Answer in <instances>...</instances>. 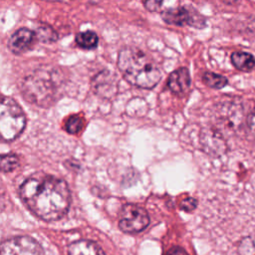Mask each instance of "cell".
Returning <instances> with one entry per match:
<instances>
[{
  "instance_id": "1",
  "label": "cell",
  "mask_w": 255,
  "mask_h": 255,
  "mask_svg": "<svg viewBox=\"0 0 255 255\" xmlns=\"http://www.w3.org/2000/svg\"><path fill=\"white\" fill-rule=\"evenodd\" d=\"M24 204L39 218L56 221L69 210L70 189L65 180L45 173L26 179L19 189Z\"/></svg>"
},
{
  "instance_id": "2",
  "label": "cell",
  "mask_w": 255,
  "mask_h": 255,
  "mask_svg": "<svg viewBox=\"0 0 255 255\" xmlns=\"http://www.w3.org/2000/svg\"><path fill=\"white\" fill-rule=\"evenodd\" d=\"M118 67L126 81L137 88L151 89L161 79L156 63L137 48H123L119 53Z\"/></svg>"
},
{
  "instance_id": "3",
  "label": "cell",
  "mask_w": 255,
  "mask_h": 255,
  "mask_svg": "<svg viewBox=\"0 0 255 255\" xmlns=\"http://www.w3.org/2000/svg\"><path fill=\"white\" fill-rule=\"evenodd\" d=\"M21 92L26 101L40 107H49L59 96L60 74L55 70L38 69L23 79Z\"/></svg>"
},
{
  "instance_id": "4",
  "label": "cell",
  "mask_w": 255,
  "mask_h": 255,
  "mask_svg": "<svg viewBox=\"0 0 255 255\" xmlns=\"http://www.w3.org/2000/svg\"><path fill=\"white\" fill-rule=\"evenodd\" d=\"M26 126V116L18 103L0 94V141H12Z\"/></svg>"
},
{
  "instance_id": "5",
  "label": "cell",
  "mask_w": 255,
  "mask_h": 255,
  "mask_svg": "<svg viewBox=\"0 0 255 255\" xmlns=\"http://www.w3.org/2000/svg\"><path fill=\"white\" fill-rule=\"evenodd\" d=\"M243 110L242 107L233 102L221 103L215 109L214 123L215 129L222 133V129L235 131L243 124ZM223 134V133H222Z\"/></svg>"
},
{
  "instance_id": "6",
  "label": "cell",
  "mask_w": 255,
  "mask_h": 255,
  "mask_svg": "<svg viewBox=\"0 0 255 255\" xmlns=\"http://www.w3.org/2000/svg\"><path fill=\"white\" fill-rule=\"evenodd\" d=\"M149 224V216L144 208L136 204H126L122 207L119 227L126 233H137Z\"/></svg>"
},
{
  "instance_id": "7",
  "label": "cell",
  "mask_w": 255,
  "mask_h": 255,
  "mask_svg": "<svg viewBox=\"0 0 255 255\" xmlns=\"http://www.w3.org/2000/svg\"><path fill=\"white\" fill-rule=\"evenodd\" d=\"M0 255H45L42 246L29 236H15L0 244Z\"/></svg>"
},
{
  "instance_id": "8",
  "label": "cell",
  "mask_w": 255,
  "mask_h": 255,
  "mask_svg": "<svg viewBox=\"0 0 255 255\" xmlns=\"http://www.w3.org/2000/svg\"><path fill=\"white\" fill-rule=\"evenodd\" d=\"M161 17L165 23L170 25H189L196 28H202L205 26V21L202 16L192 8L188 9L186 7H176L166 9L161 13Z\"/></svg>"
},
{
  "instance_id": "9",
  "label": "cell",
  "mask_w": 255,
  "mask_h": 255,
  "mask_svg": "<svg viewBox=\"0 0 255 255\" xmlns=\"http://www.w3.org/2000/svg\"><path fill=\"white\" fill-rule=\"evenodd\" d=\"M36 33L27 28H21L17 30L9 38L8 47L14 54H22L30 50L36 43Z\"/></svg>"
},
{
  "instance_id": "10",
  "label": "cell",
  "mask_w": 255,
  "mask_h": 255,
  "mask_svg": "<svg viewBox=\"0 0 255 255\" xmlns=\"http://www.w3.org/2000/svg\"><path fill=\"white\" fill-rule=\"evenodd\" d=\"M202 135L203 136L201 142L205 152H208L214 156H218L225 151L226 145L224 142L223 134L217 129H208Z\"/></svg>"
},
{
  "instance_id": "11",
  "label": "cell",
  "mask_w": 255,
  "mask_h": 255,
  "mask_svg": "<svg viewBox=\"0 0 255 255\" xmlns=\"http://www.w3.org/2000/svg\"><path fill=\"white\" fill-rule=\"evenodd\" d=\"M191 80L186 68H179L173 71L167 80V87L176 95L185 94L190 88Z\"/></svg>"
},
{
  "instance_id": "12",
  "label": "cell",
  "mask_w": 255,
  "mask_h": 255,
  "mask_svg": "<svg viewBox=\"0 0 255 255\" xmlns=\"http://www.w3.org/2000/svg\"><path fill=\"white\" fill-rule=\"evenodd\" d=\"M68 255H105L102 248L90 240H78L68 246Z\"/></svg>"
},
{
  "instance_id": "13",
  "label": "cell",
  "mask_w": 255,
  "mask_h": 255,
  "mask_svg": "<svg viewBox=\"0 0 255 255\" xmlns=\"http://www.w3.org/2000/svg\"><path fill=\"white\" fill-rule=\"evenodd\" d=\"M231 62L236 69L243 72H249L255 68V58L247 52H233Z\"/></svg>"
},
{
  "instance_id": "14",
  "label": "cell",
  "mask_w": 255,
  "mask_h": 255,
  "mask_svg": "<svg viewBox=\"0 0 255 255\" xmlns=\"http://www.w3.org/2000/svg\"><path fill=\"white\" fill-rule=\"evenodd\" d=\"M75 40L79 47H81L83 49H88V50L96 48L98 45V42H99V38H98L97 34L93 31L81 32V33L77 34Z\"/></svg>"
},
{
  "instance_id": "15",
  "label": "cell",
  "mask_w": 255,
  "mask_h": 255,
  "mask_svg": "<svg viewBox=\"0 0 255 255\" xmlns=\"http://www.w3.org/2000/svg\"><path fill=\"white\" fill-rule=\"evenodd\" d=\"M202 80L206 86H208L212 89H222L223 87L226 86V84L228 82L226 77H224L220 74L213 73V72L204 73Z\"/></svg>"
},
{
  "instance_id": "16",
  "label": "cell",
  "mask_w": 255,
  "mask_h": 255,
  "mask_svg": "<svg viewBox=\"0 0 255 255\" xmlns=\"http://www.w3.org/2000/svg\"><path fill=\"white\" fill-rule=\"evenodd\" d=\"M19 165V158L14 153L0 154V171L10 172Z\"/></svg>"
},
{
  "instance_id": "17",
  "label": "cell",
  "mask_w": 255,
  "mask_h": 255,
  "mask_svg": "<svg viewBox=\"0 0 255 255\" xmlns=\"http://www.w3.org/2000/svg\"><path fill=\"white\" fill-rule=\"evenodd\" d=\"M35 33H36L37 39L42 41V42L51 43V42H54L58 39V35H57L56 31L52 27H50L46 24H43V25L39 26Z\"/></svg>"
},
{
  "instance_id": "18",
  "label": "cell",
  "mask_w": 255,
  "mask_h": 255,
  "mask_svg": "<svg viewBox=\"0 0 255 255\" xmlns=\"http://www.w3.org/2000/svg\"><path fill=\"white\" fill-rule=\"evenodd\" d=\"M239 255H255V234L244 237L238 244Z\"/></svg>"
},
{
  "instance_id": "19",
  "label": "cell",
  "mask_w": 255,
  "mask_h": 255,
  "mask_svg": "<svg viewBox=\"0 0 255 255\" xmlns=\"http://www.w3.org/2000/svg\"><path fill=\"white\" fill-rule=\"evenodd\" d=\"M84 128V119L80 116H71L66 124H65V128L69 133H78L79 131L82 130Z\"/></svg>"
},
{
  "instance_id": "20",
  "label": "cell",
  "mask_w": 255,
  "mask_h": 255,
  "mask_svg": "<svg viewBox=\"0 0 255 255\" xmlns=\"http://www.w3.org/2000/svg\"><path fill=\"white\" fill-rule=\"evenodd\" d=\"M163 0H142V3L149 12H156L159 10Z\"/></svg>"
},
{
  "instance_id": "21",
  "label": "cell",
  "mask_w": 255,
  "mask_h": 255,
  "mask_svg": "<svg viewBox=\"0 0 255 255\" xmlns=\"http://www.w3.org/2000/svg\"><path fill=\"white\" fill-rule=\"evenodd\" d=\"M197 201L194 198H186L183 199L180 203V208L185 211H191L196 207Z\"/></svg>"
},
{
  "instance_id": "22",
  "label": "cell",
  "mask_w": 255,
  "mask_h": 255,
  "mask_svg": "<svg viewBox=\"0 0 255 255\" xmlns=\"http://www.w3.org/2000/svg\"><path fill=\"white\" fill-rule=\"evenodd\" d=\"M246 126L249 131H251L253 133V135L255 136V107L252 111V113H250L247 118H246Z\"/></svg>"
},
{
  "instance_id": "23",
  "label": "cell",
  "mask_w": 255,
  "mask_h": 255,
  "mask_svg": "<svg viewBox=\"0 0 255 255\" xmlns=\"http://www.w3.org/2000/svg\"><path fill=\"white\" fill-rule=\"evenodd\" d=\"M165 255H188V254H187V252L183 248H181L179 246H175V247L170 248L165 253Z\"/></svg>"
},
{
  "instance_id": "24",
  "label": "cell",
  "mask_w": 255,
  "mask_h": 255,
  "mask_svg": "<svg viewBox=\"0 0 255 255\" xmlns=\"http://www.w3.org/2000/svg\"><path fill=\"white\" fill-rule=\"evenodd\" d=\"M49 1H61V2H68V1H71V0H49Z\"/></svg>"
}]
</instances>
